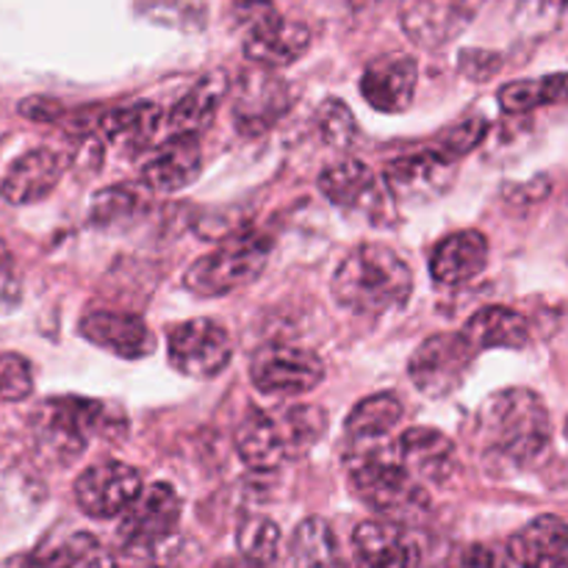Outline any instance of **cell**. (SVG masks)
I'll use <instances>...</instances> for the list:
<instances>
[{"instance_id":"6da1fadb","label":"cell","mask_w":568,"mask_h":568,"mask_svg":"<svg viewBox=\"0 0 568 568\" xmlns=\"http://www.w3.org/2000/svg\"><path fill=\"white\" fill-rule=\"evenodd\" d=\"M552 442L544 399L527 388H505L477 410V449L494 477L521 475L538 464Z\"/></svg>"},{"instance_id":"7a4b0ae2","label":"cell","mask_w":568,"mask_h":568,"mask_svg":"<svg viewBox=\"0 0 568 568\" xmlns=\"http://www.w3.org/2000/svg\"><path fill=\"white\" fill-rule=\"evenodd\" d=\"M128 430L125 416L100 399L50 397L31 414L28 433L39 460L72 466L89 447V438H116Z\"/></svg>"},{"instance_id":"3957f363","label":"cell","mask_w":568,"mask_h":568,"mask_svg":"<svg viewBox=\"0 0 568 568\" xmlns=\"http://www.w3.org/2000/svg\"><path fill=\"white\" fill-rule=\"evenodd\" d=\"M344 469L355 497L388 519L410 521L430 505L427 494L405 469L397 442L388 436L347 442Z\"/></svg>"},{"instance_id":"277c9868","label":"cell","mask_w":568,"mask_h":568,"mask_svg":"<svg viewBox=\"0 0 568 568\" xmlns=\"http://www.w3.org/2000/svg\"><path fill=\"white\" fill-rule=\"evenodd\" d=\"M414 272L397 250L386 244H361L338 264L333 297L355 316H383L408 305Z\"/></svg>"},{"instance_id":"5b68a950","label":"cell","mask_w":568,"mask_h":568,"mask_svg":"<svg viewBox=\"0 0 568 568\" xmlns=\"http://www.w3.org/2000/svg\"><path fill=\"white\" fill-rule=\"evenodd\" d=\"M327 433V414L320 405L253 408L236 430V453L250 469L275 471L303 458Z\"/></svg>"},{"instance_id":"8992f818","label":"cell","mask_w":568,"mask_h":568,"mask_svg":"<svg viewBox=\"0 0 568 568\" xmlns=\"http://www.w3.org/2000/svg\"><path fill=\"white\" fill-rule=\"evenodd\" d=\"M270 253L272 242L266 236L258 233L233 236L194 261L183 275V286L197 297H225L253 283L264 272Z\"/></svg>"},{"instance_id":"52a82bcc","label":"cell","mask_w":568,"mask_h":568,"mask_svg":"<svg viewBox=\"0 0 568 568\" xmlns=\"http://www.w3.org/2000/svg\"><path fill=\"white\" fill-rule=\"evenodd\" d=\"M250 381L266 397H303L325 381V364L314 349L272 342L255 349Z\"/></svg>"},{"instance_id":"ba28073f","label":"cell","mask_w":568,"mask_h":568,"mask_svg":"<svg viewBox=\"0 0 568 568\" xmlns=\"http://www.w3.org/2000/svg\"><path fill=\"white\" fill-rule=\"evenodd\" d=\"M475 358L477 353L460 333H436L416 347L408 375L425 397L444 399L464 386Z\"/></svg>"},{"instance_id":"9c48e42d","label":"cell","mask_w":568,"mask_h":568,"mask_svg":"<svg viewBox=\"0 0 568 568\" xmlns=\"http://www.w3.org/2000/svg\"><path fill=\"white\" fill-rule=\"evenodd\" d=\"M172 369L194 381L222 375L233 358V342L225 327L214 320H189L166 333Z\"/></svg>"},{"instance_id":"30bf717a","label":"cell","mask_w":568,"mask_h":568,"mask_svg":"<svg viewBox=\"0 0 568 568\" xmlns=\"http://www.w3.org/2000/svg\"><path fill=\"white\" fill-rule=\"evenodd\" d=\"M181 514L183 503L175 488L170 483H155L148 491L142 488V494L133 499L131 508L122 514L116 538L133 555L153 552L178 530Z\"/></svg>"},{"instance_id":"8fae6325","label":"cell","mask_w":568,"mask_h":568,"mask_svg":"<svg viewBox=\"0 0 568 568\" xmlns=\"http://www.w3.org/2000/svg\"><path fill=\"white\" fill-rule=\"evenodd\" d=\"M455 183V161L438 150H422V153L394 159L386 166V186L392 203L399 205H425L449 192Z\"/></svg>"},{"instance_id":"7c38bea8","label":"cell","mask_w":568,"mask_h":568,"mask_svg":"<svg viewBox=\"0 0 568 568\" xmlns=\"http://www.w3.org/2000/svg\"><path fill=\"white\" fill-rule=\"evenodd\" d=\"M142 494V475L120 460L89 466L75 480V503L89 519H116Z\"/></svg>"},{"instance_id":"4fadbf2b","label":"cell","mask_w":568,"mask_h":568,"mask_svg":"<svg viewBox=\"0 0 568 568\" xmlns=\"http://www.w3.org/2000/svg\"><path fill=\"white\" fill-rule=\"evenodd\" d=\"M320 189L333 205L349 214H364L375 225L392 216V197L364 161L344 159L327 166L320 175Z\"/></svg>"},{"instance_id":"5bb4252c","label":"cell","mask_w":568,"mask_h":568,"mask_svg":"<svg viewBox=\"0 0 568 568\" xmlns=\"http://www.w3.org/2000/svg\"><path fill=\"white\" fill-rule=\"evenodd\" d=\"M486 0H405L399 20L410 42L419 48H444L471 26Z\"/></svg>"},{"instance_id":"9a60e30c","label":"cell","mask_w":568,"mask_h":568,"mask_svg":"<svg viewBox=\"0 0 568 568\" xmlns=\"http://www.w3.org/2000/svg\"><path fill=\"white\" fill-rule=\"evenodd\" d=\"M292 109V89L272 70L255 67L239 81L233 94V122L247 136L266 133L286 111Z\"/></svg>"},{"instance_id":"2e32d148","label":"cell","mask_w":568,"mask_h":568,"mask_svg":"<svg viewBox=\"0 0 568 568\" xmlns=\"http://www.w3.org/2000/svg\"><path fill=\"white\" fill-rule=\"evenodd\" d=\"M311 48V28L292 17L275 14V9L253 17L244 37V53L255 67L281 70L303 59Z\"/></svg>"},{"instance_id":"e0dca14e","label":"cell","mask_w":568,"mask_h":568,"mask_svg":"<svg viewBox=\"0 0 568 568\" xmlns=\"http://www.w3.org/2000/svg\"><path fill=\"white\" fill-rule=\"evenodd\" d=\"M416 61L410 55H381L361 75V94L381 114H403L416 94Z\"/></svg>"},{"instance_id":"ac0fdd59","label":"cell","mask_w":568,"mask_h":568,"mask_svg":"<svg viewBox=\"0 0 568 568\" xmlns=\"http://www.w3.org/2000/svg\"><path fill=\"white\" fill-rule=\"evenodd\" d=\"M78 333L94 347H103L120 358H144L153 349V333L136 314L125 311H92L78 322Z\"/></svg>"},{"instance_id":"d6986e66","label":"cell","mask_w":568,"mask_h":568,"mask_svg":"<svg viewBox=\"0 0 568 568\" xmlns=\"http://www.w3.org/2000/svg\"><path fill=\"white\" fill-rule=\"evenodd\" d=\"M64 175V159L50 148L20 155L0 181V197L9 205H31L44 200Z\"/></svg>"},{"instance_id":"ffe728a7","label":"cell","mask_w":568,"mask_h":568,"mask_svg":"<svg viewBox=\"0 0 568 568\" xmlns=\"http://www.w3.org/2000/svg\"><path fill=\"white\" fill-rule=\"evenodd\" d=\"M203 166V153H200L197 139H178L170 136L139 170V181L150 192L170 194L186 189Z\"/></svg>"},{"instance_id":"44dd1931","label":"cell","mask_w":568,"mask_h":568,"mask_svg":"<svg viewBox=\"0 0 568 568\" xmlns=\"http://www.w3.org/2000/svg\"><path fill=\"white\" fill-rule=\"evenodd\" d=\"M0 568H116V560L89 532H70L33 552L9 558Z\"/></svg>"},{"instance_id":"7402d4cb","label":"cell","mask_w":568,"mask_h":568,"mask_svg":"<svg viewBox=\"0 0 568 568\" xmlns=\"http://www.w3.org/2000/svg\"><path fill=\"white\" fill-rule=\"evenodd\" d=\"M227 92L225 72H209L200 78L166 114V131L178 139H200L214 122L216 109Z\"/></svg>"},{"instance_id":"603a6c76","label":"cell","mask_w":568,"mask_h":568,"mask_svg":"<svg viewBox=\"0 0 568 568\" xmlns=\"http://www.w3.org/2000/svg\"><path fill=\"white\" fill-rule=\"evenodd\" d=\"M486 264L488 239L480 231H460L433 250L430 275L438 286H460L480 275Z\"/></svg>"},{"instance_id":"cb8c5ba5","label":"cell","mask_w":568,"mask_h":568,"mask_svg":"<svg viewBox=\"0 0 568 568\" xmlns=\"http://www.w3.org/2000/svg\"><path fill=\"white\" fill-rule=\"evenodd\" d=\"M508 558L519 568L566 566V521L560 516H538L508 541Z\"/></svg>"},{"instance_id":"d4e9b609","label":"cell","mask_w":568,"mask_h":568,"mask_svg":"<svg viewBox=\"0 0 568 568\" xmlns=\"http://www.w3.org/2000/svg\"><path fill=\"white\" fill-rule=\"evenodd\" d=\"M161 125V109L155 103H128L103 111L94 116L89 131L98 133L103 142L120 144V148L139 153L153 142Z\"/></svg>"},{"instance_id":"484cf974","label":"cell","mask_w":568,"mask_h":568,"mask_svg":"<svg viewBox=\"0 0 568 568\" xmlns=\"http://www.w3.org/2000/svg\"><path fill=\"white\" fill-rule=\"evenodd\" d=\"M399 458L410 477H425L430 483H444L455 469V449L444 433L433 427H410L397 438Z\"/></svg>"},{"instance_id":"4316f807","label":"cell","mask_w":568,"mask_h":568,"mask_svg":"<svg viewBox=\"0 0 568 568\" xmlns=\"http://www.w3.org/2000/svg\"><path fill=\"white\" fill-rule=\"evenodd\" d=\"M355 568H410L414 547L394 521H364L353 536Z\"/></svg>"},{"instance_id":"83f0119b","label":"cell","mask_w":568,"mask_h":568,"mask_svg":"<svg viewBox=\"0 0 568 568\" xmlns=\"http://www.w3.org/2000/svg\"><path fill=\"white\" fill-rule=\"evenodd\" d=\"M460 336L469 342L477 355L486 349H525L530 342V327L519 311L503 308V305H488V308L471 314Z\"/></svg>"},{"instance_id":"f1b7e54d","label":"cell","mask_w":568,"mask_h":568,"mask_svg":"<svg viewBox=\"0 0 568 568\" xmlns=\"http://www.w3.org/2000/svg\"><path fill=\"white\" fill-rule=\"evenodd\" d=\"M292 560L294 568H349L336 532L320 516H311L294 530Z\"/></svg>"},{"instance_id":"f546056e","label":"cell","mask_w":568,"mask_h":568,"mask_svg":"<svg viewBox=\"0 0 568 568\" xmlns=\"http://www.w3.org/2000/svg\"><path fill=\"white\" fill-rule=\"evenodd\" d=\"M403 419V403L397 394H375V397L361 399L347 419V442L361 438H386Z\"/></svg>"},{"instance_id":"4dcf8cb0","label":"cell","mask_w":568,"mask_h":568,"mask_svg":"<svg viewBox=\"0 0 568 568\" xmlns=\"http://www.w3.org/2000/svg\"><path fill=\"white\" fill-rule=\"evenodd\" d=\"M566 94V75L555 72V75L538 78V81H514L508 87L499 89V105L508 114H525V111L538 109V105L560 103Z\"/></svg>"},{"instance_id":"1f68e13d","label":"cell","mask_w":568,"mask_h":568,"mask_svg":"<svg viewBox=\"0 0 568 568\" xmlns=\"http://www.w3.org/2000/svg\"><path fill=\"white\" fill-rule=\"evenodd\" d=\"M236 547L239 558L247 564L275 568L277 552H281V530L266 516H253V519L242 521L236 530Z\"/></svg>"},{"instance_id":"d6a6232c","label":"cell","mask_w":568,"mask_h":568,"mask_svg":"<svg viewBox=\"0 0 568 568\" xmlns=\"http://www.w3.org/2000/svg\"><path fill=\"white\" fill-rule=\"evenodd\" d=\"M142 211V197L131 186H109L94 194L92 222L98 227L122 225Z\"/></svg>"},{"instance_id":"836d02e7","label":"cell","mask_w":568,"mask_h":568,"mask_svg":"<svg viewBox=\"0 0 568 568\" xmlns=\"http://www.w3.org/2000/svg\"><path fill=\"white\" fill-rule=\"evenodd\" d=\"M566 0H519L514 11V26L521 37H547L560 26Z\"/></svg>"},{"instance_id":"e575fe53","label":"cell","mask_w":568,"mask_h":568,"mask_svg":"<svg viewBox=\"0 0 568 568\" xmlns=\"http://www.w3.org/2000/svg\"><path fill=\"white\" fill-rule=\"evenodd\" d=\"M316 122H320V133L331 148H349L358 136V122H355L349 105L342 100L331 98L320 105L316 111Z\"/></svg>"},{"instance_id":"d590c367","label":"cell","mask_w":568,"mask_h":568,"mask_svg":"<svg viewBox=\"0 0 568 568\" xmlns=\"http://www.w3.org/2000/svg\"><path fill=\"white\" fill-rule=\"evenodd\" d=\"M31 364L17 353L0 355V399H6V403H20V399L31 397Z\"/></svg>"},{"instance_id":"8d00e7d4","label":"cell","mask_w":568,"mask_h":568,"mask_svg":"<svg viewBox=\"0 0 568 568\" xmlns=\"http://www.w3.org/2000/svg\"><path fill=\"white\" fill-rule=\"evenodd\" d=\"M486 133H488V120H483V116L460 122L458 128H453V131L442 139V148H438V153H444L447 159L458 161L460 155L471 153V150H475L477 144L486 139Z\"/></svg>"},{"instance_id":"74e56055","label":"cell","mask_w":568,"mask_h":568,"mask_svg":"<svg viewBox=\"0 0 568 568\" xmlns=\"http://www.w3.org/2000/svg\"><path fill=\"white\" fill-rule=\"evenodd\" d=\"M22 303V281L11 250L0 242V316L11 314Z\"/></svg>"},{"instance_id":"f35d334b","label":"cell","mask_w":568,"mask_h":568,"mask_svg":"<svg viewBox=\"0 0 568 568\" xmlns=\"http://www.w3.org/2000/svg\"><path fill=\"white\" fill-rule=\"evenodd\" d=\"M499 67H503V59L497 53H488V50H464V55H460V70L471 81H488Z\"/></svg>"},{"instance_id":"ab89813d","label":"cell","mask_w":568,"mask_h":568,"mask_svg":"<svg viewBox=\"0 0 568 568\" xmlns=\"http://www.w3.org/2000/svg\"><path fill=\"white\" fill-rule=\"evenodd\" d=\"M20 114L28 116V120L50 122V120H59L61 105L53 103V100H48V98H28L20 103Z\"/></svg>"},{"instance_id":"60d3db41","label":"cell","mask_w":568,"mask_h":568,"mask_svg":"<svg viewBox=\"0 0 568 568\" xmlns=\"http://www.w3.org/2000/svg\"><path fill=\"white\" fill-rule=\"evenodd\" d=\"M236 3L242 6V9L253 11V17H258L264 14V11H272V3H275V0H236Z\"/></svg>"},{"instance_id":"b9f144b4","label":"cell","mask_w":568,"mask_h":568,"mask_svg":"<svg viewBox=\"0 0 568 568\" xmlns=\"http://www.w3.org/2000/svg\"><path fill=\"white\" fill-rule=\"evenodd\" d=\"M214 568H266V566L247 564V560H242V558H225V560H220Z\"/></svg>"},{"instance_id":"7bdbcfd3","label":"cell","mask_w":568,"mask_h":568,"mask_svg":"<svg viewBox=\"0 0 568 568\" xmlns=\"http://www.w3.org/2000/svg\"><path fill=\"white\" fill-rule=\"evenodd\" d=\"M142 568H172V566H159V564H150V566H142Z\"/></svg>"},{"instance_id":"ee69618b","label":"cell","mask_w":568,"mask_h":568,"mask_svg":"<svg viewBox=\"0 0 568 568\" xmlns=\"http://www.w3.org/2000/svg\"><path fill=\"white\" fill-rule=\"evenodd\" d=\"M560 568H566V566H560Z\"/></svg>"}]
</instances>
